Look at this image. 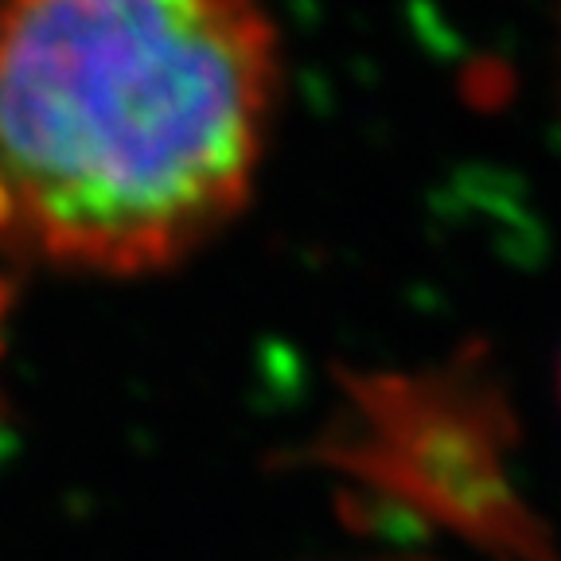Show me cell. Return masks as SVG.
<instances>
[{"label":"cell","instance_id":"6da1fadb","mask_svg":"<svg viewBox=\"0 0 561 561\" xmlns=\"http://www.w3.org/2000/svg\"><path fill=\"white\" fill-rule=\"evenodd\" d=\"M277 75L234 0L0 9V245L125 277L199 250L250 199Z\"/></svg>","mask_w":561,"mask_h":561}]
</instances>
